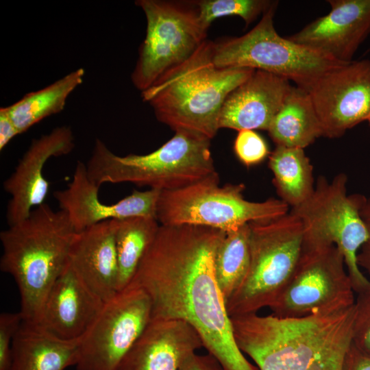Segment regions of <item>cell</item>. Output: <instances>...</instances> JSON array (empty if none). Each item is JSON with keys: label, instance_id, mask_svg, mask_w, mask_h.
Here are the masks:
<instances>
[{"label": "cell", "instance_id": "cell-28", "mask_svg": "<svg viewBox=\"0 0 370 370\" xmlns=\"http://www.w3.org/2000/svg\"><path fill=\"white\" fill-rule=\"evenodd\" d=\"M234 149L236 156L244 165L251 166L262 162L269 154L264 140L251 130L238 131Z\"/></svg>", "mask_w": 370, "mask_h": 370}, {"label": "cell", "instance_id": "cell-18", "mask_svg": "<svg viewBox=\"0 0 370 370\" xmlns=\"http://www.w3.org/2000/svg\"><path fill=\"white\" fill-rule=\"evenodd\" d=\"M201 347V338L188 323L151 319L116 370H179Z\"/></svg>", "mask_w": 370, "mask_h": 370}, {"label": "cell", "instance_id": "cell-23", "mask_svg": "<svg viewBox=\"0 0 370 370\" xmlns=\"http://www.w3.org/2000/svg\"><path fill=\"white\" fill-rule=\"evenodd\" d=\"M84 73V69H77L40 90L25 95L18 101L7 106L20 133L62 111L69 96L83 82Z\"/></svg>", "mask_w": 370, "mask_h": 370}, {"label": "cell", "instance_id": "cell-16", "mask_svg": "<svg viewBox=\"0 0 370 370\" xmlns=\"http://www.w3.org/2000/svg\"><path fill=\"white\" fill-rule=\"evenodd\" d=\"M330 12L316 18L290 40L337 62L348 63L370 33V0H329Z\"/></svg>", "mask_w": 370, "mask_h": 370}, {"label": "cell", "instance_id": "cell-6", "mask_svg": "<svg viewBox=\"0 0 370 370\" xmlns=\"http://www.w3.org/2000/svg\"><path fill=\"white\" fill-rule=\"evenodd\" d=\"M347 177L336 174L330 181L318 177L312 195L301 204L290 209L303 226V246L334 245L344 257L354 291L370 290V280L357 262V254L369 237L361 210L367 198L347 193Z\"/></svg>", "mask_w": 370, "mask_h": 370}, {"label": "cell", "instance_id": "cell-2", "mask_svg": "<svg viewBox=\"0 0 370 370\" xmlns=\"http://www.w3.org/2000/svg\"><path fill=\"white\" fill-rule=\"evenodd\" d=\"M354 304L301 318L231 317L235 341L259 370H343L352 343Z\"/></svg>", "mask_w": 370, "mask_h": 370}, {"label": "cell", "instance_id": "cell-10", "mask_svg": "<svg viewBox=\"0 0 370 370\" xmlns=\"http://www.w3.org/2000/svg\"><path fill=\"white\" fill-rule=\"evenodd\" d=\"M147 20L145 38L132 73L141 92L152 86L165 73L189 58L206 40L196 7L162 0H138Z\"/></svg>", "mask_w": 370, "mask_h": 370}, {"label": "cell", "instance_id": "cell-3", "mask_svg": "<svg viewBox=\"0 0 370 370\" xmlns=\"http://www.w3.org/2000/svg\"><path fill=\"white\" fill-rule=\"evenodd\" d=\"M213 44L206 40L189 58L141 92L159 121L175 132L186 131L209 140L220 129L221 110L227 97L255 71L217 67Z\"/></svg>", "mask_w": 370, "mask_h": 370}, {"label": "cell", "instance_id": "cell-1", "mask_svg": "<svg viewBox=\"0 0 370 370\" xmlns=\"http://www.w3.org/2000/svg\"><path fill=\"white\" fill-rule=\"evenodd\" d=\"M225 234L203 226L160 225L128 286L147 294L151 319L190 325L223 370H259L237 346L215 277V251Z\"/></svg>", "mask_w": 370, "mask_h": 370}, {"label": "cell", "instance_id": "cell-27", "mask_svg": "<svg viewBox=\"0 0 370 370\" xmlns=\"http://www.w3.org/2000/svg\"><path fill=\"white\" fill-rule=\"evenodd\" d=\"M273 1L267 0H201L194 1L199 20L208 29L211 23L222 16H238L248 26L261 13H264Z\"/></svg>", "mask_w": 370, "mask_h": 370}, {"label": "cell", "instance_id": "cell-34", "mask_svg": "<svg viewBox=\"0 0 370 370\" xmlns=\"http://www.w3.org/2000/svg\"><path fill=\"white\" fill-rule=\"evenodd\" d=\"M367 225L369 231V237L357 254V262L360 269H362L367 273L370 280V224L367 223Z\"/></svg>", "mask_w": 370, "mask_h": 370}, {"label": "cell", "instance_id": "cell-13", "mask_svg": "<svg viewBox=\"0 0 370 370\" xmlns=\"http://www.w3.org/2000/svg\"><path fill=\"white\" fill-rule=\"evenodd\" d=\"M308 92L323 136H342L370 116V60L352 61L332 68Z\"/></svg>", "mask_w": 370, "mask_h": 370}, {"label": "cell", "instance_id": "cell-4", "mask_svg": "<svg viewBox=\"0 0 370 370\" xmlns=\"http://www.w3.org/2000/svg\"><path fill=\"white\" fill-rule=\"evenodd\" d=\"M76 233L68 214L47 204L1 232L0 269L17 285L24 321L37 323L47 293L69 264Z\"/></svg>", "mask_w": 370, "mask_h": 370}, {"label": "cell", "instance_id": "cell-12", "mask_svg": "<svg viewBox=\"0 0 370 370\" xmlns=\"http://www.w3.org/2000/svg\"><path fill=\"white\" fill-rule=\"evenodd\" d=\"M151 320L147 294L127 286L105 303L80 340L76 370H116Z\"/></svg>", "mask_w": 370, "mask_h": 370}, {"label": "cell", "instance_id": "cell-36", "mask_svg": "<svg viewBox=\"0 0 370 370\" xmlns=\"http://www.w3.org/2000/svg\"><path fill=\"white\" fill-rule=\"evenodd\" d=\"M369 123V125H370V116L369 117V119H367Z\"/></svg>", "mask_w": 370, "mask_h": 370}, {"label": "cell", "instance_id": "cell-20", "mask_svg": "<svg viewBox=\"0 0 370 370\" xmlns=\"http://www.w3.org/2000/svg\"><path fill=\"white\" fill-rule=\"evenodd\" d=\"M114 230L112 219L77 232L69 256L77 276L105 303L119 293Z\"/></svg>", "mask_w": 370, "mask_h": 370}, {"label": "cell", "instance_id": "cell-8", "mask_svg": "<svg viewBox=\"0 0 370 370\" xmlns=\"http://www.w3.org/2000/svg\"><path fill=\"white\" fill-rule=\"evenodd\" d=\"M243 184L219 186L217 173L189 186L160 192L156 218L163 225H195L234 231L253 221L289 212L280 199L251 201Z\"/></svg>", "mask_w": 370, "mask_h": 370}, {"label": "cell", "instance_id": "cell-32", "mask_svg": "<svg viewBox=\"0 0 370 370\" xmlns=\"http://www.w3.org/2000/svg\"><path fill=\"white\" fill-rule=\"evenodd\" d=\"M21 133L12 121L7 107L1 108L0 150L2 151L15 136Z\"/></svg>", "mask_w": 370, "mask_h": 370}, {"label": "cell", "instance_id": "cell-35", "mask_svg": "<svg viewBox=\"0 0 370 370\" xmlns=\"http://www.w3.org/2000/svg\"><path fill=\"white\" fill-rule=\"evenodd\" d=\"M361 216L366 223L370 224V198L367 201L361 210Z\"/></svg>", "mask_w": 370, "mask_h": 370}, {"label": "cell", "instance_id": "cell-17", "mask_svg": "<svg viewBox=\"0 0 370 370\" xmlns=\"http://www.w3.org/2000/svg\"><path fill=\"white\" fill-rule=\"evenodd\" d=\"M104 304L69 263L47 293L37 324L60 339L81 340Z\"/></svg>", "mask_w": 370, "mask_h": 370}, {"label": "cell", "instance_id": "cell-30", "mask_svg": "<svg viewBox=\"0 0 370 370\" xmlns=\"http://www.w3.org/2000/svg\"><path fill=\"white\" fill-rule=\"evenodd\" d=\"M23 321L20 312H2L0 315V370H10L14 338Z\"/></svg>", "mask_w": 370, "mask_h": 370}, {"label": "cell", "instance_id": "cell-9", "mask_svg": "<svg viewBox=\"0 0 370 370\" xmlns=\"http://www.w3.org/2000/svg\"><path fill=\"white\" fill-rule=\"evenodd\" d=\"M273 1L251 30L239 37L214 42L212 60L219 68H248L286 78L308 90L325 73L345 63L280 36L273 23Z\"/></svg>", "mask_w": 370, "mask_h": 370}, {"label": "cell", "instance_id": "cell-14", "mask_svg": "<svg viewBox=\"0 0 370 370\" xmlns=\"http://www.w3.org/2000/svg\"><path fill=\"white\" fill-rule=\"evenodd\" d=\"M74 147L73 132L66 125L32 140L14 171L3 182V189L10 195L6 209L8 226L25 219L34 208L45 204L49 190V183L43 175L45 164L53 157L70 153Z\"/></svg>", "mask_w": 370, "mask_h": 370}, {"label": "cell", "instance_id": "cell-33", "mask_svg": "<svg viewBox=\"0 0 370 370\" xmlns=\"http://www.w3.org/2000/svg\"><path fill=\"white\" fill-rule=\"evenodd\" d=\"M343 370H370V356L359 351L352 343L345 356Z\"/></svg>", "mask_w": 370, "mask_h": 370}, {"label": "cell", "instance_id": "cell-29", "mask_svg": "<svg viewBox=\"0 0 370 370\" xmlns=\"http://www.w3.org/2000/svg\"><path fill=\"white\" fill-rule=\"evenodd\" d=\"M354 308L352 344L370 356V290L358 294Z\"/></svg>", "mask_w": 370, "mask_h": 370}, {"label": "cell", "instance_id": "cell-24", "mask_svg": "<svg viewBox=\"0 0 370 370\" xmlns=\"http://www.w3.org/2000/svg\"><path fill=\"white\" fill-rule=\"evenodd\" d=\"M269 167L280 199L291 208L305 201L313 193V166L304 149L276 145L269 156Z\"/></svg>", "mask_w": 370, "mask_h": 370}, {"label": "cell", "instance_id": "cell-21", "mask_svg": "<svg viewBox=\"0 0 370 370\" xmlns=\"http://www.w3.org/2000/svg\"><path fill=\"white\" fill-rule=\"evenodd\" d=\"M80 340L65 341L23 321L12 343L10 370H64L76 365Z\"/></svg>", "mask_w": 370, "mask_h": 370}, {"label": "cell", "instance_id": "cell-19", "mask_svg": "<svg viewBox=\"0 0 370 370\" xmlns=\"http://www.w3.org/2000/svg\"><path fill=\"white\" fill-rule=\"evenodd\" d=\"M291 87L285 77L255 70L227 97L219 128L267 131Z\"/></svg>", "mask_w": 370, "mask_h": 370}, {"label": "cell", "instance_id": "cell-31", "mask_svg": "<svg viewBox=\"0 0 370 370\" xmlns=\"http://www.w3.org/2000/svg\"><path fill=\"white\" fill-rule=\"evenodd\" d=\"M179 370H223L217 359L210 354L190 356Z\"/></svg>", "mask_w": 370, "mask_h": 370}, {"label": "cell", "instance_id": "cell-25", "mask_svg": "<svg viewBox=\"0 0 370 370\" xmlns=\"http://www.w3.org/2000/svg\"><path fill=\"white\" fill-rule=\"evenodd\" d=\"M159 227L158 221L154 217H133L115 219L119 292L131 282Z\"/></svg>", "mask_w": 370, "mask_h": 370}, {"label": "cell", "instance_id": "cell-11", "mask_svg": "<svg viewBox=\"0 0 370 370\" xmlns=\"http://www.w3.org/2000/svg\"><path fill=\"white\" fill-rule=\"evenodd\" d=\"M354 291L341 252L334 245L305 247L271 314L301 318L331 313L354 304Z\"/></svg>", "mask_w": 370, "mask_h": 370}, {"label": "cell", "instance_id": "cell-5", "mask_svg": "<svg viewBox=\"0 0 370 370\" xmlns=\"http://www.w3.org/2000/svg\"><path fill=\"white\" fill-rule=\"evenodd\" d=\"M210 140L186 131L145 155L114 153L97 138L86 163L89 178L98 186L129 182L160 191L181 188L216 173Z\"/></svg>", "mask_w": 370, "mask_h": 370}, {"label": "cell", "instance_id": "cell-26", "mask_svg": "<svg viewBox=\"0 0 370 370\" xmlns=\"http://www.w3.org/2000/svg\"><path fill=\"white\" fill-rule=\"evenodd\" d=\"M249 262V226L247 223L227 232L215 251V277L225 303L243 284Z\"/></svg>", "mask_w": 370, "mask_h": 370}, {"label": "cell", "instance_id": "cell-22", "mask_svg": "<svg viewBox=\"0 0 370 370\" xmlns=\"http://www.w3.org/2000/svg\"><path fill=\"white\" fill-rule=\"evenodd\" d=\"M267 132L276 145L301 149L323 136L307 90L297 86L291 88Z\"/></svg>", "mask_w": 370, "mask_h": 370}, {"label": "cell", "instance_id": "cell-15", "mask_svg": "<svg viewBox=\"0 0 370 370\" xmlns=\"http://www.w3.org/2000/svg\"><path fill=\"white\" fill-rule=\"evenodd\" d=\"M99 186L90 180L86 165L78 161L73 178L63 190L53 196L60 210L64 211L77 232L103 221L133 217L156 218L160 190H134L132 194L112 204L99 198Z\"/></svg>", "mask_w": 370, "mask_h": 370}, {"label": "cell", "instance_id": "cell-7", "mask_svg": "<svg viewBox=\"0 0 370 370\" xmlns=\"http://www.w3.org/2000/svg\"><path fill=\"white\" fill-rule=\"evenodd\" d=\"M249 226V270L225 303L230 317L271 308L288 283L302 250L303 226L290 212Z\"/></svg>", "mask_w": 370, "mask_h": 370}]
</instances>
